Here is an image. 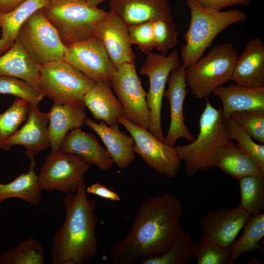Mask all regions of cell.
<instances>
[{
  "mask_svg": "<svg viewBox=\"0 0 264 264\" xmlns=\"http://www.w3.org/2000/svg\"><path fill=\"white\" fill-rule=\"evenodd\" d=\"M16 39L40 66L63 59L66 45L42 9L35 12L23 23Z\"/></svg>",
  "mask_w": 264,
  "mask_h": 264,
  "instance_id": "obj_8",
  "label": "cell"
},
{
  "mask_svg": "<svg viewBox=\"0 0 264 264\" xmlns=\"http://www.w3.org/2000/svg\"><path fill=\"white\" fill-rule=\"evenodd\" d=\"M250 216L239 205L229 209L211 210L199 220L202 236L220 246L229 248L244 227Z\"/></svg>",
  "mask_w": 264,
  "mask_h": 264,
  "instance_id": "obj_15",
  "label": "cell"
},
{
  "mask_svg": "<svg viewBox=\"0 0 264 264\" xmlns=\"http://www.w3.org/2000/svg\"><path fill=\"white\" fill-rule=\"evenodd\" d=\"M29 104L17 98L4 112L0 113V150L8 151L6 143L26 120Z\"/></svg>",
  "mask_w": 264,
  "mask_h": 264,
  "instance_id": "obj_32",
  "label": "cell"
},
{
  "mask_svg": "<svg viewBox=\"0 0 264 264\" xmlns=\"http://www.w3.org/2000/svg\"><path fill=\"white\" fill-rule=\"evenodd\" d=\"M254 139L264 144V109L237 111L230 116Z\"/></svg>",
  "mask_w": 264,
  "mask_h": 264,
  "instance_id": "obj_37",
  "label": "cell"
},
{
  "mask_svg": "<svg viewBox=\"0 0 264 264\" xmlns=\"http://www.w3.org/2000/svg\"><path fill=\"white\" fill-rule=\"evenodd\" d=\"M63 60L95 83L110 82L116 70L103 44L95 35L66 45Z\"/></svg>",
  "mask_w": 264,
  "mask_h": 264,
  "instance_id": "obj_13",
  "label": "cell"
},
{
  "mask_svg": "<svg viewBox=\"0 0 264 264\" xmlns=\"http://www.w3.org/2000/svg\"><path fill=\"white\" fill-rule=\"evenodd\" d=\"M95 82L63 60L40 66L38 88L54 104H83V99Z\"/></svg>",
  "mask_w": 264,
  "mask_h": 264,
  "instance_id": "obj_7",
  "label": "cell"
},
{
  "mask_svg": "<svg viewBox=\"0 0 264 264\" xmlns=\"http://www.w3.org/2000/svg\"><path fill=\"white\" fill-rule=\"evenodd\" d=\"M238 57L231 43L214 47L205 56L186 68V82L198 99L207 98L218 87L231 80Z\"/></svg>",
  "mask_w": 264,
  "mask_h": 264,
  "instance_id": "obj_6",
  "label": "cell"
},
{
  "mask_svg": "<svg viewBox=\"0 0 264 264\" xmlns=\"http://www.w3.org/2000/svg\"><path fill=\"white\" fill-rule=\"evenodd\" d=\"M130 133L134 144L133 150L157 174L169 178L176 176L181 161L175 148L161 141L148 129L132 123L124 116L119 119Z\"/></svg>",
  "mask_w": 264,
  "mask_h": 264,
  "instance_id": "obj_11",
  "label": "cell"
},
{
  "mask_svg": "<svg viewBox=\"0 0 264 264\" xmlns=\"http://www.w3.org/2000/svg\"><path fill=\"white\" fill-rule=\"evenodd\" d=\"M48 123V112L40 110L37 106L30 105L25 123L6 143L8 151L13 146H22L25 155L30 162H34L36 155L50 147Z\"/></svg>",
  "mask_w": 264,
  "mask_h": 264,
  "instance_id": "obj_17",
  "label": "cell"
},
{
  "mask_svg": "<svg viewBox=\"0 0 264 264\" xmlns=\"http://www.w3.org/2000/svg\"><path fill=\"white\" fill-rule=\"evenodd\" d=\"M86 187L84 182L63 198L66 218L52 239V264H85L97 254L96 203L87 197Z\"/></svg>",
  "mask_w": 264,
  "mask_h": 264,
  "instance_id": "obj_2",
  "label": "cell"
},
{
  "mask_svg": "<svg viewBox=\"0 0 264 264\" xmlns=\"http://www.w3.org/2000/svg\"><path fill=\"white\" fill-rule=\"evenodd\" d=\"M110 85L122 106L124 117L134 124L148 129L151 114L147 93L137 73L135 63H125L117 68L110 79Z\"/></svg>",
  "mask_w": 264,
  "mask_h": 264,
  "instance_id": "obj_12",
  "label": "cell"
},
{
  "mask_svg": "<svg viewBox=\"0 0 264 264\" xmlns=\"http://www.w3.org/2000/svg\"><path fill=\"white\" fill-rule=\"evenodd\" d=\"M40 66L17 39L11 46L0 55V76L16 77L38 88Z\"/></svg>",
  "mask_w": 264,
  "mask_h": 264,
  "instance_id": "obj_25",
  "label": "cell"
},
{
  "mask_svg": "<svg viewBox=\"0 0 264 264\" xmlns=\"http://www.w3.org/2000/svg\"><path fill=\"white\" fill-rule=\"evenodd\" d=\"M195 244L190 234L183 232L178 240L163 254L141 259L142 264H186L194 256Z\"/></svg>",
  "mask_w": 264,
  "mask_h": 264,
  "instance_id": "obj_33",
  "label": "cell"
},
{
  "mask_svg": "<svg viewBox=\"0 0 264 264\" xmlns=\"http://www.w3.org/2000/svg\"><path fill=\"white\" fill-rule=\"evenodd\" d=\"M182 214L181 202L170 194L146 198L125 237L111 247V263L132 264L140 259L163 254L183 232Z\"/></svg>",
  "mask_w": 264,
  "mask_h": 264,
  "instance_id": "obj_1",
  "label": "cell"
},
{
  "mask_svg": "<svg viewBox=\"0 0 264 264\" xmlns=\"http://www.w3.org/2000/svg\"><path fill=\"white\" fill-rule=\"evenodd\" d=\"M94 35L103 44L116 69L125 63H135L128 26L112 11L97 23Z\"/></svg>",
  "mask_w": 264,
  "mask_h": 264,
  "instance_id": "obj_16",
  "label": "cell"
},
{
  "mask_svg": "<svg viewBox=\"0 0 264 264\" xmlns=\"http://www.w3.org/2000/svg\"><path fill=\"white\" fill-rule=\"evenodd\" d=\"M238 180L241 195L239 206L250 217L264 213V176L250 175Z\"/></svg>",
  "mask_w": 264,
  "mask_h": 264,
  "instance_id": "obj_29",
  "label": "cell"
},
{
  "mask_svg": "<svg viewBox=\"0 0 264 264\" xmlns=\"http://www.w3.org/2000/svg\"><path fill=\"white\" fill-rule=\"evenodd\" d=\"M84 124L101 139L114 164L121 169L129 166L135 158L134 142L131 135L120 131L118 125L109 126L103 121L97 123L87 117Z\"/></svg>",
  "mask_w": 264,
  "mask_h": 264,
  "instance_id": "obj_21",
  "label": "cell"
},
{
  "mask_svg": "<svg viewBox=\"0 0 264 264\" xmlns=\"http://www.w3.org/2000/svg\"><path fill=\"white\" fill-rule=\"evenodd\" d=\"M194 256L198 264H230V250L202 236L195 244Z\"/></svg>",
  "mask_w": 264,
  "mask_h": 264,
  "instance_id": "obj_36",
  "label": "cell"
},
{
  "mask_svg": "<svg viewBox=\"0 0 264 264\" xmlns=\"http://www.w3.org/2000/svg\"><path fill=\"white\" fill-rule=\"evenodd\" d=\"M59 151L77 155L102 171L110 170L114 164L107 150L96 137L83 132L81 127L71 130L66 134Z\"/></svg>",
  "mask_w": 264,
  "mask_h": 264,
  "instance_id": "obj_20",
  "label": "cell"
},
{
  "mask_svg": "<svg viewBox=\"0 0 264 264\" xmlns=\"http://www.w3.org/2000/svg\"><path fill=\"white\" fill-rule=\"evenodd\" d=\"M154 49L166 55L178 44V31L173 21H153Z\"/></svg>",
  "mask_w": 264,
  "mask_h": 264,
  "instance_id": "obj_38",
  "label": "cell"
},
{
  "mask_svg": "<svg viewBox=\"0 0 264 264\" xmlns=\"http://www.w3.org/2000/svg\"><path fill=\"white\" fill-rule=\"evenodd\" d=\"M25 0H0V13L8 12Z\"/></svg>",
  "mask_w": 264,
  "mask_h": 264,
  "instance_id": "obj_42",
  "label": "cell"
},
{
  "mask_svg": "<svg viewBox=\"0 0 264 264\" xmlns=\"http://www.w3.org/2000/svg\"><path fill=\"white\" fill-rule=\"evenodd\" d=\"M201 6L209 9L221 10L235 5L248 6L252 0H195Z\"/></svg>",
  "mask_w": 264,
  "mask_h": 264,
  "instance_id": "obj_40",
  "label": "cell"
},
{
  "mask_svg": "<svg viewBox=\"0 0 264 264\" xmlns=\"http://www.w3.org/2000/svg\"><path fill=\"white\" fill-rule=\"evenodd\" d=\"M83 104H54L48 112V134L52 151H59L68 132L81 127L87 117Z\"/></svg>",
  "mask_w": 264,
  "mask_h": 264,
  "instance_id": "obj_22",
  "label": "cell"
},
{
  "mask_svg": "<svg viewBox=\"0 0 264 264\" xmlns=\"http://www.w3.org/2000/svg\"><path fill=\"white\" fill-rule=\"evenodd\" d=\"M0 94L14 95L31 106H38L44 97L39 88L21 79L8 76H0Z\"/></svg>",
  "mask_w": 264,
  "mask_h": 264,
  "instance_id": "obj_35",
  "label": "cell"
},
{
  "mask_svg": "<svg viewBox=\"0 0 264 264\" xmlns=\"http://www.w3.org/2000/svg\"><path fill=\"white\" fill-rule=\"evenodd\" d=\"M86 192L87 194H93L112 201H120L121 199L116 193L98 182L87 187Z\"/></svg>",
  "mask_w": 264,
  "mask_h": 264,
  "instance_id": "obj_41",
  "label": "cell"
},
{
  "mask_svg": "<svg viewBox=\"0 0 264 264\" xmlns=\"http://www.w3.org/2000/svg\"><path fill=\"white\" fill-rule=\"evenodd\" d=\"M230 81L248 88L264 87V44L260 38L247 42L238 57Z\"/></svg>",
  "mask_w": 264,
  "mask_h": 264,
  "instance_id": "obj_19",
  "label": "cell"
},
{
  "mask_svg": "<svg viewBox=\"0 0 264 264\" xmlns=\"http://www.w3.org/2000/svg\"><path fill=\"white\" fill-rule=\"evenodd\" d=\"M111 88L110 82H96L83 99L84 106L94 118L109 126L118 125L120 118L124 116L122 106Z\"/></svg>",
  "mask_w": 264,
  "mask_h": 264,
  "instance_id": "obj_23",
  "label": "cell"
},
{
  "mask_svg": "<svg viewBox=\"0 0 264 264\" xmlns=\"http://www.w3.org/2000/svg\"><path fill=\"white\" fill-rule=\"evenodd\" d=\"M185 71L186 68L182 65L172 70L167 81L168 88L163 93V97L169 102L170 112V126L163 142L172 147L179 138H184L189 142L195 139L184 122L183 107L188 92Z\"/></svg>",
  "mask_w": 264,
  "mask_h": 264,
  "instance_id": "obj_14",
  "label": "cell"
},
{
  "mask_svg": "<svg viewBox=\"0 0 264 264\" xmlns=\"http://www.w3.org/2000/svg\"><path fill=\"white\" fill-rule=\"evenodd\" d=\"M127 26L132 44L146 54L154 49L153 21Z\"/></svg>",
  "mask_w": 264,
  "mask_h": 264,
  "instance_id": "obj_39",
  "label": "cell"
},
{
  "mask_svg": "<svg viewBox=\"0 0 264 264\" xmlns=\"http://www.w3.org/2000/svg\"><path fill=\"white\" fill-rule=\"evenodd\" d=\"M213 93L220 99L221 112L227 121L235 111L264 109V87L251 88L230 84L218 87Z\"/></svg>",
  "mask_w": 264,
  "mask_h": 264,
  "instance_id": "obj_24",
  "label": "cell"
},
{
  "mask_svg": "<svg viewBox=\"0 0 264 264\" xmlns=\"http://www.w3.org/2000/svg\"><path fill=\"white\" fill-rule=\"evenodd\" d=\"M91 165L77 155L51 151L37 175L39 185L42 190L75 193Z\"/></svg>",
  "mask_w": 264,
  "mask_h": 264,
  "instance_id": "obj_9",
  "label": "cell"
},
{
  "mask_svg": "<svg viewBox=\"0 0 264 264\" xmlns=\"http://www.w3.org/2000/svg\"><path fill=\"white\" fill-rule=\"evenodd\" d=\"M48 0H25L12 10L0 13V37L9 49L15 42L23 23L35 12L43 9Z\"/></svg>",
  "mask_w": 264,
  "mask_h": 264,
  "instance_id": "obj_28",
  "label": "cell"
},
{
  "mask_svg": "<svg viewBox=\"0 0 264 264\" xmlns=\"http://www.w3.org/2000/svg\"><path fill=\"white\" fill-rule=\"evenodd\" d=\"M231 137L237 141V146L252 159L264 175V145L255 143L253 138L233 118L227 120Z\"/></svg>",
  "mask_w": 264,
  "mask_h": 264,
  "instance_id": "obj_34",
  "label": "cell"
},
{
  "mask_svg": "<svg viewBox=\"0 0 264 264\" xmlns=\"http://www.w3.org/2000/svg\"><path fill=\"white\" fill-rule=\"evenodd\" d=\"M45 263V254L42 245L31 238L5 250L0 257V264Z\"/></svg>",
  "mask_w": 264,
  "mask_h": 264,
  "instance_id": "obj_31",
  "label": "cell"
},
{
  "mask_svg": "<svg viewBox=\"0 0 264 264\" xmlns=\"http://www.w3.org/2000/svg\"><path fill=\"white\" fill-rule=\"evenodd\" d=\"M264 236V213L250 217L242 235L229 247L230 264L235 263L237 258L244 252H251L255 249L262 250L260 242Z\"/></svg>",
  "mask_w": 264,
  "mask_h": 264,
  "instance_id": "obj_30",
  "label": "cell"
},
{
  "mask_svg": "<svg viewBox=\"0 0 264 264\" xmlns=\"http://www.w3.org/2000/svg\"><path fill=\"white\" fill-rule=\"evenodd\" d=\"M42 9L65 45L94 36L97 23L109 13L86 0H48Z\"/></svg>",
  "mask_w": 264,
  "mask_h": 264,
  "instance_id": "obj_5",
  "label": "cell"
},
{
  "mask_svg": "<svg viewBox=\"0 0 264 264\" xmlns=\"http://www.w3.org/2000/svg\"><path fill=\"white\" fill-rule=\"evenodd\" d=\"M190 12V22L181 45L182 65L187 68L196 63L214 39L233 24L245 22L246 14L236 9L225 11L205 8L195 0H186Z\"/></svg>",
  "mask_w": 264,
  "mask_h": 264,
  "instance_id": "obj_3",
  "label": "cell"
},
{
  "mask_svg": "<svg viewBox=\"0 0 264 264\" xmlns=\"http://www.w3.org/2000/svg\"><path fill=\"white\" fill-rule=\"evenodd\" d=\"M8 49L5 46L0 36V55L5 52Z\"/></svg>",
  "mask_w": 264,
  "mask_h": 264,
  "instance_id": "obj_43",
  "label": "cell"
},
{
  "mask_svg": "<svg viewBox=\"0 0 264 264\" xmlns=\"http://www.w3.org/2000/svg\"><path fill=\"white\" fill-rule=\"evenodd\" d=\"M180 66L179 53L175 49L167 56L149 52L139 69V72L147 75L149 79V89L146 96L151 114L148 130L162 142L164 139L161 119L163 93L171 71Z\"/></svg>",
  "mask_w": 264,
  "mask_h": 264,
  "instance_id": "obj_10",
  "label": "cell"
},
{
  "mask_svg": "<svg viewBox=\"0 0 264 264\" xmlns=\"http://www.w3.org/2000/svg\"><path fill=\"white\" fill-rule=\"evenodd\" d=\"M89 4L94 6H97L99 4L106 0H86Z\"/></svg>",
  "mask_w": 264,
  "mask_h": 264,
  "instance_id": "obj_44",
  "label": "cell"
},
{
  "mask_svg": "<svg viewBox=\"0 0 264 264\" xmlns=\"http://www.w3.org/2000/svg\"><path fill=\"white\" fill-rule=\"evenodd\" d=\"M213 164L226 175L238 180L250 175L264 176L254 160L242 152L233 141L219 147L213 155Z\"/></svg>",
  "mask_w": 264,
  "mask_h": 264,
  "instance_id": "obj_26",
  "label": "cell"
},
{
  "mask_svg": "<svg viewBox=\"0 0 264 264\" xmlns=\"http://www.w3.org/2000/svg\"><path fill=\"white\" fill-rule=\"evenodd\" d=\"M110 11L127 25L150 21H173L168 0H110Z\"/></svg>",
  "mask_w": 264,
  "mask_h": 264,
  "instance_id": "obj_18",
  "label": "cell"
},
{
  "mask_svg": "<svg viewBox=\"0 0 264 264\" xmlns=\"http://www.w3.org/2000/svg\"><path fill=\"white\" fill-rule=\"evenodd\" d=\"M35 161L30 162L26 173H22L8 183L0 182V203L11 198L22 199L32 206L37 205L41 198L42 189L34 168Z\"/></svg>",
  "mask_w": 264,
  "mask_h": 264,
  "instance_id": "obj_27",
  "label": "cell"
},
{
  "mask_svg": "<svg viewBox=\"0 0 264 264\" xmlns=\"http://www.w3.org/2000/svg\"><path fill=\"white\" fill-rule=\"evenodd\" d=\"M199 126V132L193 141L185 145L174 146L178 157L184 162L186 172L189 176L213 168L215 152L223 144L233 141L221 106L217 109L208 100L200 115Z\"/></svg>",
  "mask_w": 264,
  "mask_h": 264,
  "instance_id": "obj_4",
  "label": "cell"
}]
</instances>
